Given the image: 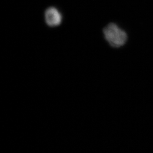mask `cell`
<instances>
[{
  "instance_id": "obj_2",
  "label": "cell",
  "mask_w": 153,
  "mask_h": 153,
  "mask_svg": "<svg viewBox=\"0 0 153 153\" xmlns=\"http://www.w3.org/2000/svg\"><path fill=\"white\" fill-rule=\"evenodd\" d=\"M44 16L45 23L51 28L60 26L64 19L62 12L58 7L54 6L47 7L44 11Z\"/></svg>"
},
{
  "instance_id": "obj_1",
  "label": "cell",
  "mask_w": 153,
  "mask_h": 153,
  "mask_svg": "<svg viewBox=\"0 0 153 153\" xmlns=\"http://www.w3.org/2000/svg\"><path fill=\"white\" fill-rule=\"evenodd\" d=\"M102 32L105 41L113 48H120L127 42V33L116 23L108 24L103 29Z\"/></svg>"
}]
</instances>
